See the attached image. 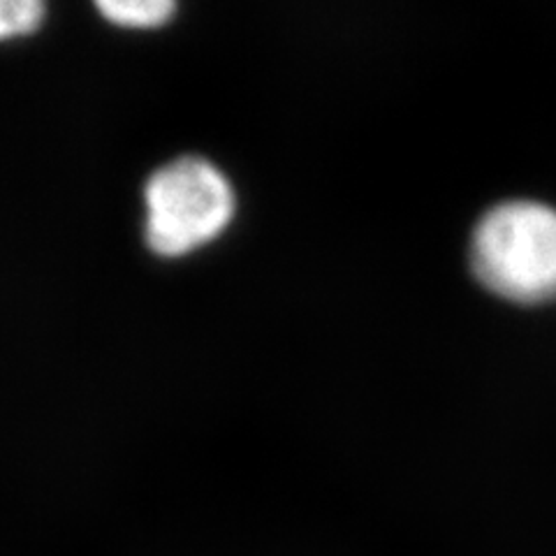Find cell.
<instances>
[{
  "label": "cell",
  "instance_id": "6da1fadb",
  "mask_svg": "<svg viewBox=\"0 0 556 556\" xmlns=\"http://www.w3.org/2000/svg\"><path fill=\"white\" fill-rule=\"evenodd\" d=\"M471 269L501 300L535 306L556 300V208L535 200L492 206L471 237Z\"/></svg>",
  "mask_w": 556,
  "mask_h": 556
},
{
  "label": "cell",
  "instance_id": "7a4b0ae2",
  "mask_svg": "<svg viewBox=\"0 0 556 556\" xmlns=\"http://www.w3.org/2000/svg\"><path fill=\"white\" fill-rule=\"evenodd\" d=\"M144 208L149 251L177 260L208 247L230 228L237 193L218 165L202 155H181L151 174Z\"/></svg>",
  "mask_w": 556,
  "mask_h": 556
},
{
  "label": "cell",
  "instance_id": "3957f363",
  "mask_svg": "<svg viewBox=\"0 0 556 556\" xmlns=\"http://www.w3.org/2000/svg\"><path fill=\"white\" fill-rule=\"evenodd\" d=\"M104 22L126 30H155L177 14V0H93Z\"/></svg>",
  "mask_w": 556,
  "mask_h": 556
},
{
  "label": "cell",
  "instance_id": "277c9868",
  "mask_svg": "<svg viewBox=\"0 0 556 556\" xmlns=\"http://www.w3.org/2000/svg\"><path fill=\"white\" fill-rule=\"evenodd\" d=\"M47 16V0H0V42L38 33Z\"/></svg>",
  "mask_w": 556,
  "mask_h": 556
}]
</instances>
